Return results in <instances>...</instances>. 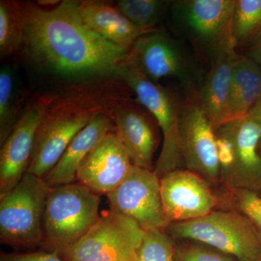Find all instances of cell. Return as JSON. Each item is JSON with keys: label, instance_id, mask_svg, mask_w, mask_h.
<instances>
[{"label": "cell", "instance_id": "obj_3", "mask_svg": "<svg viewBox=\"0 0 261 261\" xmlns=\"http://www.w3.org/2000/svg\"><path fill=\"white\" fill-rule=\"evenodd\" d=\"M100 197L81 183L51 188L43 218L45 251L60 252L80 241L100 217Z\"/></svg>", "mask_w": 261, "mask_h": 261}, {"label": "cell", "instance_id": "obj_7", "mask_svg": "<svg viewBox=\"0 0 261 261\" xmlns=\"http://www.w3.org/2000/svg\"><path fill=\"white\" fill-rule=\"evenodd\" d=\"M117 75L133 90L141 106L152 115L162 132V149L154 172L161 178L166 173L181 168L183 163L179 136L181 102L171 91L147 80L128 58L120 65Z\"/></svg>", "mask_w": 261, "mask_h": 261}, {"label": "cell", "instance_id": "obj_19", "mask_svg": "<svg viewBox=\"0 0 261 261\" xmlns=\"http://www.w3.org/2000/svg\"><path fill=\"white\" fill-rule=\"evenodd\" d=\"M80 2L81 15L86 24L116 45L130 49L139 38L149 33L136 27L116 7L108 3Z\"/></svg>", "mask_w": 261, "mask_h": 261}, {"label": "cell", "instance_id": "obj_5", "mask_svg": "<svg viewBox=\"0 0 261 261\" xmlns=\"http://www.w3.org/2000/svg\"><path fill=\"white\" fill-rule=\"evenodd\" d=\"M236 0H175L171 21L197 53L209 63L233 42L232 18Z\"/></svg>", "mask_w": 261, "mask_h": 261}, {"label": "cell", "instance_id": "obj_31", "mask_svg": "<svg viewBox=\"0 0 261 261\" xmlns=\"http://www.w3.org/2000/svg\"><path fill=\"white\" fill-rule=\"evenodd\" d=\"M258 152H259V154H260V155L261 157V138L260 140V142H259V144H258Z\"/></svg>", "mask_w": 261, "mask_h": 261}, {"label": "cell", "instance_id": "obj_17", "mask_svg": "<svg viewBox=\"0 0 261 261\" xmlns=\"http://www.w3.org/2000/svg\"><path fill=\"white\" fill-rule=\"evenodd\" d=\"M238 55L234 45L220 53L197 89L201 106L215 130L228 121L231 78Z\"/></svg>", "mask_w": 261, "mask_h": 261}, {"label": "cell", "instance_id": "obj_9", "mask_svg": "<svg viewBox=\"0 0 261 261\" xmlns=\"http://www.w3.org/2000/svg\"><path fill=\"white\" fill-rule=\"evenodd\" d=\"M185 92L179 114L183 166L200 176L211 187L218 186L221 179L216 132L201 106L197 89Z\"/></svg>", "mask_w": 261, "mask_h": 261}, {"label": "cell", "instance_id": "obj_25", "mask_svg": "<svg viewBox=\"0 0 261 261\" xmlns=\"http://www.w3.org/2000/svg\"><path fill=\"white\" fill-rule=\"evenodd\" d=\"M135 261H176L174 240L164 230H144L140 245L136 249Z\"/></svg>", "mask_w": 261, "mask_h": 261}, {"label": "cell", "instance_id": "obj_10", "mask_svg": "<svg viewBox=\"0 0 261 261\" xmlns=\"http://www.w3.org/2000/svg\"><path fill=\"white\" fill-rule=\"evenodd\" d=\"M144 230L111 208L80 241L58 252L66 261H135Z\"/></svg>", "mask_w": 261, "mask_h": 261}, {"label": "cell", "instance_id": "obj_13", "mask_svg": "<svg viewBox=\"0 0 261 261\" xmlns=\"http://www.w3.org/2000/svg\"><path fill=\"white\" fill-rule=\"evenodd\" d=\"M95 113L90 110L62 108L46 115L38 132L29 173L44 178L61 159L75 136L88 125Z\"/></svg>", "mask_w": 261, "mask_h": 261}, {"label": "cell", "instance_id": "obj_2", "mask_svg": "<svg viewBox=\"0 0 261 261\" xmlns=\"http://www.w3.org/2000/svg\"><path fill=\"white\" fill-rule=\"evenodd\" d=\"M166 233L176 241L204 244L238 261H259L261 237L247 216L233 209L214 211L203 217L169 224Z\"/></svg>", "mask_w": 261, "mask_h": 261}, {"label": "cell", "instance_id": "obj_8", "mask_svg": "<svg viewBox=\"0 0 261 261\" xmlns=\"http://www.w3.org/2000/svg\"><path fill=\"white\" fill-rule=\"evenodd\" d=\"M128 59L150 82L159 84L163 78H174L185 91L198 89L205 76L181 43L161 29L139 38L130 47Z\"/></svg>", "mask_w": 261, "mask_h": 261}, {"label": "cell", "instance_id": "obj_21", "mask_svg": "<svg viewBox=\"0 0 261 261\" xmlns=\"http://www.w3.org/2000/svg\"><path fill=\"white\" fill-rule=\"evenodd\" d=\"M231 33L237 50L255 42L261 34V0H236Z\"/></svg>", "mask_w": 261, "mask_h": 261}, {"label": "cell", "instance_id": "obj_18", "mask_svg": "<svg viewBox=\"0 0 261 261\" xmlns=\"http://www.w3.org/2000/svg\"><path fill=\"white\" fill-rule=\"evenodd\" d=\"M111 121L105 115L97 113L88 125L70 142L61 159L45 177L48 186L53 188L73 183L84 159L94 147L111 132Z\"/></svg>", "mask_w": 261, "mask_h": 261}, {"label": "cell", "instance_id": "obj_22", "mask_svg": "<svg viewBox=\"0 0 261 261\" xmlns=\"http://www.w3.org/2000/svg\"><path fill=\"white\" fill-rule=\"evenodd\" d=\"M24 34L21 5L0 2V57L4 59L22 49Z\"/></svg>", "mask_w": 261, "mask_h": 261}, {"label": "cell", "instance_id": "obj_1", "mask_svg": "<svg viewBox=\"0 0 261 261\" xmlns=\"http://www.w3.org/2000/svg\"><path fill=\"white\" fill-rule=\"evenodd\" d=\"M22 49L40 69L67 77L116 75L130 49L99 36L84 22L80 2L64 0L51 9L21 5Z\"/></svg>", "mask_w": 261, "mask_h": 261}, {"label": "cell", "instance_id": "obj_33", "mask_svg": "<svg viewBox=\"0 0 261 261\" xmlns=\"http://www.w3.org/2000/svg\"><path fill=\"white\" fill-rule=\"evenodd\" d=\"M259 261H261V258H260V260H259Z\"/></svg>", "mask_w": 261, "mask_h": 261}, {"label": "cell", "instance_id": "obj_11", "mask_svg": "<svg viewBox=\"0 0 261 261\" xmlns=\"http://www.w3.org/2000/svg\"><path fill=\"white\" fill-rule=\"evenodd\" d=\"M111 208L135 221L143 230L166 229L160 178L154 171L132 166L126 178L107 195Z\"/></svg>", "mask_w": 261, "mask_h": 261}, {"label": "cell", "instance_id": "obj_16", "mask_svg": "<svg viewBox=\"0 0 261 261\" xmlns=\"http://www.w3.org/2000/svg\"><path fill=\"white\" fill-rule=\"evenodd\" d=\"M116 133L126 147L132 164L152 171L158 145L157 122L146 110L132 104L113 108Z\"/></svg>", "mask_w": 261, "mask_h": 261}, {"label": "cell", "instance_id": "obj_29", "mask_svg": "<svg viewBox=\"0 0 261 261\" xmlns=\"http://www.w3.org/2000/svg\"><path fill=\"white\" fill-rule=\"evenodd\" d=\"M245 55L255 61L261 68V34L255 42L247 48Z\"/></svg>", "mask_w": 261, "mask_h": 261}, {"label": "cell", "instance_id": "obj_30", "mask_svg": "<svg viewBox=\"0 0 261 261\" xmlns=\"http://www.w3.org/2000/svg\"><path fill=\"white\" fill-rule=\"evenodd\" d=\"M248 115L261 123V95L250 110Z\"/></svg>", "mask_w": 261, "mask_h": 261}, {"label": "cell", "instance_id": "obj_24", "mask_svg": "<svg viewBox=\"0 0 261 261\" xmlns=\"http://www.w3.org/2000/svg\"><path fill=\"white\" fill-rule=\"evenodd\" d=\"M18 95L15 75L10 65L0 69V145L4 143L18 121Z\"/></svg>", "mask_w": 261, "mask_h": 261}, {"label": "cell", "instance_id": "obj_14", "mask_svg": "<svg viewBox=\"0 0 261 261\" xmlns=\"http://www.w3.org/2000/svg\"><path fill=\"white\" fill-rule=\"evenodd\" d=\"M160 183L163 209L170 224L203 217L219 204L211 187L185 168L166 173Z\"/></svg>", "mask_w": 261, "mask_h": 261}, {"label": "cell", "instance_id": "obj_6", "mask_svg": "<svg viewBox=\"0 0 261 261\" xmlns=\"http://www.w3.org/2000/svg\"><path fill=\"white\" fill-rule=\"evenodd\" d=\"M50 190L42 178L27 173L13 190L0 196L2 243L20 249L42 245L43 218Z\"/></svg>", "mask_w": 261, "mask_h": 261}, {"label": "cell", "instance_id": "obj_20", "mask_svg": "<svg viewBox=\"0 0 261 261\" xmlns=\"http://www.w3.org/2000/svg\"><path fill=\"white\" fill-rule=\"evenodd\" d=\"M261 95V68L245 55L233 65L228 121L248 115Z\"/></svg>", "mask_w": 261, "mask_h": 261}, {"label": "cell", "instance_id": "obj_15", "mask_svg": "<svg viewBox=\"0 0 261 261\" xmlns=\"http://www.w3.org/2000/svg\"><path fill=\"white\" fill-rule=\"evenodd\" d=\"M132 166L118 134L110 132L84 159L77 179L98 195H108L121 185Z\"/></svg>", "mask_w": 261, "mask_h": 261}, {"label": "cell", "instance_id": "obj_26", "mask_svg": "<svg viewBox=\"0 0 261 261\" xmlns=\"http://www.w3.org/2000/svg\"><path fill=\"white\" fill-rule=\"evenodd\" d=\"M175 259L176 261H238L204 244L188 240L175 243Z\"/></svg>", "mask_w": 261, "mask_h": 261}, {"label": "cell", "instance_id": "obj_32", "mask_svg": "<svg viewBox=\"0 0 261 261\" xmlns=\"http://www.w3.org/2000/svg\"><path fill=\"white\" fill-rule=\"evenodd\" d=\"M259 195H260V197H261V193L259 194Z\"/></svg>", "mask_w": 261, "mask_h": 261}, {"label": "cell", "instance_id": "obj_4", "mask_svg": "<svg viewBox=\"0 0 261 261\" xmlns=\"http://www.w3.org/2000/svg\"><path fill=\"white\" fill-rule=\"evenodd\" d=\"M215 132L221 184L227 191L261 193V123L247 115L226 122Z\"/></svg>", "mask_w": 261, "mask_h": 261}, {"label": "cell", "instance_id": "obj_12", "mask_svg": "<svg viewBox=\"0 0 261 261\" xmlns=\"http://www.w3.org/2000/svg\"><path fill=\"white\" fill-rule=\"evenodd\" d=\"M49 101L41 99L31 104L19 117L14 128L0 150V196L8 193L28 172L35 149L39 128Z\"/></svg>", "mask_w": 261, "mask_h": 261}, {"label": "cell", "instance_id": "obj_27", "mask_svg": "<svg viewBox=\"0 0 261 261\" xmlns=\"http://www.w3.org/2000/svg\"><path fill=\"white\" fill-rule=\"evenodd\" d=\"M227 201L232 209L247 216L261 237V197L259 194L246 190L228 191Z\"/></svg>", "mask_w": 261, "mask_h": 261}, {"label": "cell", "instance_id": "obj_23", "mask_svg": "<svg viewBox=\"0 0 261 261\" xmlns=\"http://www.w3.org/2000/svg\"><path fill=\"white\" fill-rule=\"evenodd\" d=\"M172 1L168 0H120L116 8L142 30H155L168 12Z\"/></svg>", "mask_w": 261, "mask_h": 261}, {"label": "cell", "instance_id": "obj_28", "mask_svg": "<svg viewBox=\"0 0 261 261\" xmlns=\"http://www.w3.org/2000/svg\"><path fill=\"white\" fill-rule=\"evenodd\" d=\"M0 261H66L56 251H40L27 253L1 252Z\"/></svg>", "mask_w": 261, "mask_h": 261}]
</instances>
